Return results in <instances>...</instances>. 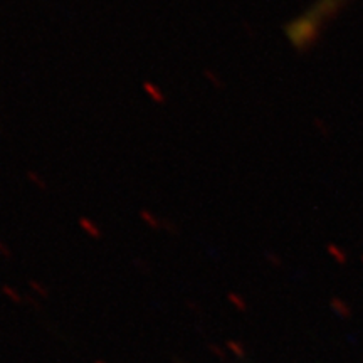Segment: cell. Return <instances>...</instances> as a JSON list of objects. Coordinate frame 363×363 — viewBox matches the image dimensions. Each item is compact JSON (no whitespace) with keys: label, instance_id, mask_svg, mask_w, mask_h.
<instances>
[{"label":"cell","instance_id":"obj_1","mask_svg":"<svg viewBox=\"0 0 363 363\" xmlns=\"http://www.w3.org/2000/svg\"><path fill=\"white\" fill-rule=\"evenodd\" d=\"M78 224L81 227V230H83V233L88 235V238H91V239H101V235H103L101 227H99L94 220H91L89 217H79Z\"/></svg>","mask_w":363,"mask_h":363},{"label":"cell","instance_id":"obj_2","mask_svg":"<svg viewBox=\"0 0 363 363\" xmlns=\"http://www.w3.org/2000/svg\"><path fill=\"white\" fill-rule=\"evenodd\" d=\"M142 88H143V91H145V94H147V96L152 99L153 103H157V104H163L167 101V96H165V93H163V91L158 88V86L155 84V83H152V81H143V84H142Z\"/></svg>","mask_w":363,"mask_h":363},{"label":"cell","instance_id":"obj_3","mask_svg":"<svg viewBox=\"0 0 363 363\" xmlns=\"http://www.w3.org/2000/svg\"><path fill=\"white\" fill-rule=\"evenodd\" d=\"M140 219H142L145 225H148L150 229H153V230H158L160 227H163V220L158 219V217L153 214L152 211H147V208L140 211Z\"/></svg>","mask_w":363,"mask_h":363},{"label":"cell","instance_id":"obj_4","mask_svg":"<svg viewBox=\"0 0 363 363\" xmlns=\"http://www.w3.org/2000/svg\"><path fill=\"white\" fill-rule=\"evenodd\" d=\"M26 177H27V180H29L30 184L34 185V187H38L39 190H48V182H45L44 177L40 175V174H38V172L27 170Z\"/></svg>","mask_w":363,"mask_h":363},{"label":"cell","instance_id":"obj_5","mask_svg":"<svg viewBox=\"0 0 363 363\" xmlns=\"http://www.w3.org/2000/svg\"><path fill=\"white\" fill-rule=\"evenodd\" d=\"M203 76H206V79L212 86H214V88H217V89L224 88V81H222V78L217 74V72H214L212 69H207V71H203Z\"/></svg>","mask_w":363,"mask_h":363},{"label":"cell","instance_id":"obj_6","mask_svg":"<svg viewBox=\"0 0 363 363\" xmlns=\"http://www.w3.org/2000/svg\"><path fill=\"white\" fill-rule=\"evenodd\" d=\"M328 252L331 254V257H333L335 261L340 262V264H343V262L347 261V257H345V252L338 246H335V244H330Z\"/></svg>","mask_w":363,"mask_h":363},{"label":"cell","instance_id":"obj_7","mask_svg":"<svg viewBox=\"0 0 363 363\" xmlns=\"http://www.w3.org/2000/svg\"><path fill=\"white\" fill-rule=\"evenodd\" d=\"M266 261L274 267L283 266V259H281V257L276 252H266Z\"/></svg>","mask_w":363,"mask_h":363},{"label":"cell","instance_id":"obj_8","mask_svg":"<svg viewBox=\"0 0 363 363\" xmlns=\"http://www.w3.org/2000/svg\"><path fill=\"white\" fill-rule=\"evenodd\" d=\"M0 256H2L4 259H12V251H11V247H9L7 244L4 242V240H0Z\"/></svg>","mask_w":363,"mask_h":363},{"label":"cell","instance_id":"obj_9","mask_svg":"<svg viewBox=\"0 0 363 363\" xmlns=\"http://www.w3.org/2000/svg\"><path fill=\"white\" fill-rule=\"evenodd\" d=\"M2 291L6 293L9 298H12V299H16V301H19V293H17L16 289H12L11 286H7V284L2 286Z\"/></svg>","mask_w":363,"mask_h":363},{"label":"cell","instance_id":"obj_10","mask_svg":"<svg viewBox=\"0 0 363 363\" xmlns=\"http://www.w3.org/2000/svg\"><path fill=\"white\" fill-rule=\"evenodd\" d=\"M163 227H165V229L169 230L170 234H177V233H179V227H177L175 224H172L170 220H163Z\"/></svg>","mask_w":363,"mask_h":363},{"label":"cell","instance_id":"obj_11","mask_svg":"<svg viewBox=\"0 0 363 363\" xmlns=\"http://www.w3.org/2000/svg\"><path fill=\"white\" fill-rule=\"evenodd\" d=\"M30 288L35 289V291H38V293H43V294H45L44 286L40 284V283H38V281H30Z\"/></svg>","mask_w":363,"mask_h":363},{"label":"cell","instance_id":"obj_12","mask_svg":"<svg viewBox=\"0 0 363 363\" xmlns=\"http://www.w3.org/2000/svg\"><path fill=\"white\" fill-rule=\"evenodd\" d=\"M0 131H2V128H0Z\"/></svg>","mask_w":363,"mask_h":363}]
</instances>
